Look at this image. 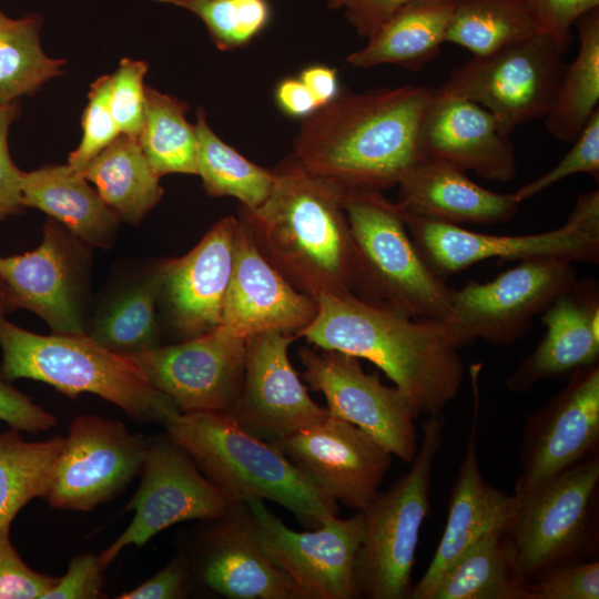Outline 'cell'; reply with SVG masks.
I'll return each instance as SVG.
<instances>
[{"label":"cell","mask_w":599,"mask_h":599,"mask_svg":"<svg viewBox=\"0 0 599 599\" xmlns=\"http://www.w3.org/2000/svg\"><path fill=\"white\" fill-rule=\"evenodd\" d=\"M432 98L426 85L341 90L302 120L292 154L343 189L398 185L420 159L419 132Z\"/></svg>","instance_id":"obj_1"},{"label":"cell","mask_w":599,"mask_h":599,"mask_svg":"<svg viewBox=\"0 0 599 599\" xmlns=\"http://www.w3.org/2000/svg\"><path fill=\"white\" fill-rule=\"evenodd\" d=\"M265 202L238 219L266 261L297 291L354 294L356 253L342 204L343 187L306 171L293 154L273 170Z\"/></svg>","instance_id":"obj_2"},{"label":"cell","mask_w":599,"mask_h":599,"mask_svg":"<svg viewBox=\"0 0 599 599\" xmlns=\"http://www.w3.org/2000/svg\"><path fill=\"white\" fill-rule=\"evenodd\" d=\"M316 303L314 319L297 338L369 361L405 394L417 417L443 414L457 396L465 368L443 323L408 317L353 293L322 294Z\"/></svg>","instance_id":"obj_3"},{"label":"cell","mask_w":599,"mask_h":599,"mask_svg":"<svg viewBox=\"0 0 599 599\" xmlns=\"http://www.w3.org/2000/svg\"><path fill=\"white\" fill-rule=\"evenodd\" d=\"M166 434L231 501L270 500L308 529L338 515L337 502L273 444L240 427L227 414L189 412L172 416Z\"/></svg>","instance_id":"obj_4"},{"label":"cell","mask_w":599,"mask_h":599,"mask_svg":"<svg viewBox=\"0 0 599 599\" xmlns=\"http://www.w3.org/2000/svg\"><path fill=\"white\" fill-rule=\"evenodd\" d=\"M0 302V378L42 382L71 399L91 393L141 423L165 424L180 413L126 356L98 344L88 334L42 335L7 319Z\"/></svg>","instance_id":"obj_5"},{"label":"cell","mask_w":599,"mask_h":599,"mask_svg":"<svg viewBox=\"0 0 599 599\" xmlns=\"http://www.w3.org/2000/svg\"><path fill=\"white\" fill-rule=\"evenodd\" d=\"M356 253L354 294L413 318L446 323L454 290L426 263L396 202L382 191L343 189Z\"/></svg>","instance_id":"obj_6"},{"label":"cell","mask_w":599,"mask_h":599,"mask_svg":"<svg viewBox=\"0 0 599 599\" xmlns=\"http://www.w3.org/2000/svg\"><path fill=\"white\" fill-rule=\"evenodd\" d=\"M423 424V440L412 467L363 510L365 529L354 568L361 597L404 599L412 589V571L422 525L429 510L430 477L441 446L444 416Z\"/></svg>","instance_id":"obj_7"},{"label":"cell","mask_w":599,"mask_h":599,"mask_svg":"<svg viewBox=\"0 0 599 599\" xmlns=\"http://www.w3.org/2000/svg\"><path fill=\"white\" fill-rule=\"evenodd\" d=\"M598 484L599 458L592 453L532 489L514 494L506 535L528 581L587 554L595 537Z\"/></svg>","instance_id":"obj_8"},{"label":"cell","mask_w":599,"mask_h":599,"mask_svg":"<svg viewBox=\"0 0 599 599\" xmlns=\"http://www.w3.org/2000/svg\"><path fill=\"white\" fill-rule=\"evenodd\" d=\"M547 37L535 34L486 55H474L433 89L435 97L470 100L486 108L508 134L545 118L566 64Z\"/></svg>","instance_id":"obj_9"},{"label":"cell","mask_w":599,"mask_h":599,"mask_svg":"<svg viewBox=\"0 0 599 599\" xmlns=\"http://www.w3.org/2000/svg\"><path fill=\"white\" fill-rule=\"evenodd\" d=\"M576 280L571 262L538 257L519 261L491 281H469L453 292L443 323L448 338L458 348L475 339L510 345Z\"/></svg>","instance_id":"obj_10"},{"label":"cell","mask_w":599,"mask_h":599,"mask_svg":"<svg viewBox=\"0 0 599 599\" xmlns=\"http://www.w3.org/2000/svg\"><path fill=\"white\" fill-rule=\"evenodd\" d=\"M42 233L33 251L0 255V302L8 313H34L53 333L87 334L92 247L51 217Z\"/></svg>","instance_id":"obj_11"},{"label":"cell","mask_w":599,"mask_h":599,"mask_svg":"<svg viewBox=\"0 0 599 599\" xmlns=\"http://www.w3.org/2000/svg\"><path fill=\"white\" fill-rule=\"evenodd\" d=\"M151 437L98 415L75 417L44 499L61 510L90 511L141 474Z\"/></svg>","instance_id":"obj_12"},{"label":"cell","mask_w":599,"mask_h":599,"mask_svg":"<svg viewBox=\"0 0 599 599\" xmlns=\"http://www.w3.org/2000/svg\"><path fill=\"white\" fill-rule=\"evenodd\" d=\"M141 483L126 509L134 516L126 529L100 555L103 568L128 546L142 547L167 527L223 515L231 501L166 433L151 437Z\"/></svg>","instance_id":"obj_13"},{"label":"cell","mask_w":599,"mask_h":599,"mask_svg":"<svg viewBox=\"0 0 599 599\" xmlns=\"http://www.w3.org/2000/svg\"><path fill=\"white\" fill-rule=\"evenodd\" d=\"M298 357L303 379L325 396L331 416L357 426L403 461H413L419 447L417 416L402 390L384 385L377 373H366L359 358L345 353L302 347Z\"/></svg>","instance_id":"obj_14"},{"label":"cell","mask_w":599,"mask_h":599,"mask_svg":"<svg viewBox=\"0 0 599 599\" xmlns=\"http://www.w3.org/2000/svg\"><path fill=\"white\" fill-rule=\"evenodd\" d=\"M257 541L308 599H355V560L364 537L365 515L337 516L316 529H290L262 500L245 501Z\"/></svg>","instance_id":"obj_15"},{"label":"cell","mask_w":599,"mask_h":599,"mask_svg":"<svg viewBox=\"0 0 599 599\" xmlns=\"http://www.w3.org/2000/svg\"><path fill=\"white\" fill-rule=\"evenodd\" d=\"M246 337L229 326L167 346L128 355L180 413H229L241 392Z\"/></svg>","instance_id":"obj_16"},{"label":"cell","mask_w":599,"mask_h":599,"mask_svg":"<svg viewBox=\"0 0 599 599\" xmlns=\"http://www.w3.org/2000/svg\"><path fill=\"white\" fill-rule=\"evenodd\" d=\"M295 334L263 332L247 337L244 377L226 413L253 436L274 444L329 414L309 396L288 357Z\"/></svg>","instance_id":"obj_17"},{"label":"cell","mask_w":599,"mask_h":599,"mask_svg":"<svg viewBox=\"0 0 599 599\" xmlns=\"http://www.w3.org/2000/svg\"><path fill=\"white\" fill-rule=\"evenodd\" d=\"M403 216L416 247L441 278L488 258L524 261L552 257L571 263L599 261V233L568 219L561 227L544 233L493 235L456 224L406 214Z\"/></svg>","instance_id":"obj_18"},{"label":"cell","mask_w":599,"mask_h":599,"mask_svg":"<svg viewBox=\"0 0 599 599\" xmlns=\"http://www.w3.org/2000/svg\"><path fill=\"white\" fill-rule=\"evenodd\" d=\"M337 504L364 510L378 494L392 454L357 426L328 415L273 444Z\"/></svg>","instance_id":"obj_19"},{"label":"cell","mask_w":599,"mask_h":599,"mask_svg":"<svg viewBox=\"0 0 599 599\" xmlns=\"http://www.w3.org/2000/svg\"><path fill=\"white\" fill-rule=\"evenodd\" d=\"M598 441L599 366L595 363L572 372L568 384L527 419L515 494L588 457Z\"/></svg>","instance_id":"obj_20"},{"label":"cell","mask_w":599,"mask_h":599,"mask_svg":"<svg viewBox=\"0 0 599 599\" xmlns=\"http://www.w3.org/2000/svg\"><path fill=\"white\" fill-rule=\"evenodd\" d=\"M205 521L195 559L189 557L209 590L231 599H308L261 548L246 502Z\"/></svg>","instance_id":"obj_21"},{"label":"cell","mask_w":599,"mask_h":599,"mask_svg":"<svg viewBox=\"0 0 599 599\" xmlns=\"http://www.w3.org/2000/svg\"><path fill=\"white\" fill-rule=\"evenodd\" d=\"M237 229L238 217H223L185 255L164 260L159 302L183 341L222 325Z\"/></svg>","instance_id":"obj_22"},{"label":"cell","mask_w":599,"mask_h":599,"mask_svg":"<svg viewBox=\"0 0 599 599\" xmlns=\"http://www.w3.org/2000/svg\"><path fill=\"white\" fill-rule=\"evenodd\" d=\"M419 153L495 182H509L517 174L509 135L486 108L461 98L433 94L420 126Z\"/></svg>","instance_id":"obj_23"},{"label":"cell","mask_w":599,"mask_h":599,"mask_svg":"<svg viewBox=\"0 0 599 599\" xmlns=\"http://www.w3.org/2000/svg\"><path fill=\"white\" fill-rule=\"evenodd\" d=\"M316 313V301L293 287L266 261L238 219L222 324L246 338L263 332L297 335Z\"/></svg>","instance_id":"obj_24"},{"label":"cell","mask_w":599,"mask_h":599,"mask_svg":"<svg viewBox=\"0 0 599 599\" xmlns=\"http://www.w3.org/2000/svg\"><path fill=\"white\" fill-rule=\"evenodd\" d=\"M478 399H476L465 456L453 486L448 516L434 557L412 587L407 599H429L445 572L488 534L506 531L516 497L490 486L481 475L477 448Z\"/></svg>","instance_id":"obj_25"},{"label":"cell","mask_w":599,"mask_h":599,"mask_svg":"<svg viewBox=\"0 0 599 599\" xmlns=\"http://www.w3.org/2000/svg\"><path fill=\"white\" fill-rule=\"evenodd\" d=\"M546 333L506 379L512 392L598 363L599 292L596 280H576L541 313Z\"/></svg>","instance_id":"obj_26"},{"label":"cell","mask_w":599,"mask_h":599,"mask_svg":"<svg viewBox=\"0 0 599 599\" xmlns=\"http://www.w3.org/2000/svg\"><path fill=\"white\" fill-rule=\"evenodd\" d=\"M403 214L450 224H496L509 221L519 203L514 193H497L471 181L445 162L420 158L398 183Z\"/></svg>","instance_id":"obj_27"},{"label":"cell","mask_w":599,"mask_h":599,"mask_svg":"<svg viewBox=\"0 0 599 599\" xmlns=\"http://www.w3.org/2000/svg\"><path fill=\"white\" fill-rule=\"evenodd\" d=\"M20 190L23 207L47 213L90 247L113 245L120 220L81 171L68 163L22 171Z\"/></svg>","instance_id":"obj_28"},{"label":"cell","mask_w":599,"mask_h":599,"mask_svg":"<svg viewBox=\"0 0 599 599\" xmlns=\"http://www.w3.org/2000/svg\"><path fill=\"white\" fill-rule=\"evenodd\" d=\"M454 3L455 0H414L402 6L346 61L362 69L396 64L420 70L446 42Z\"/></svg>","instance_id":"obj_29"},{"label":"cell","mask_w":599,"mask_h":599,"mask_svg":"<svg viewBox=\"0 0 599 599\" xmlns=\"http://www.w3.org/2000/svg\"><path fill=\"white\" fill-rule=\"evenodd\" d=\"M163 271L164 260L115 287L98 309L87 334L123 356L160 346L156 305Z\"/></svg>","instance_id":"obj_30"},{"label":"cell","mask_w":599,"mask_h":599,"mask_svg":"<svg viewBox=\"0 0 599 599\" xmlns=\"http://www.w3.org/2000/svg\"><path fill=\"white\" fill-rule=\"evenodd\" d=\"M120 221L138 225L160 202V177L146 161L139 141L118 135L81 171Z\"/></svg>","instance_id":"obj_31"},{"label":"cell","mask_w":599,"mask_h":599,"mask_svg":"<svg viewBox=\"0 0 599 599\" xmlns=\"http://www.w3.org/2000/svg\"><path fill=\"white\" fill-rule=\"evenodd\" d=\"M506 531L488 534L443 576L429 599H531Z\"/></svg>","instance_id":"obj_32"},{"label":"cell","mask_w":599,"mask_h":599,"mask_svg":"<svg viewBox=\"0 0 599 599\" xmlns=\"http://www.w3.org/2000/svg\"><path fill=\"white\" fill-rule=\"evenodd\" d=\"M579 52L565 67L555 100L545 116L548 132L562 142H573L598 109L599 101V7L575 23Z\"/></svg>","instance_id":"obj_33"},{"label":"cell","mask_w":599,"mask_h":599,"mask_svg":"<svg viewBox=\"0 0 599 599\" xmlns=\"http://www.w3.org/2000/svg\"><path fill=\"white\" fill-rule=\"evenodd\" d=\"M187 104L159 90L145 88V108L136 136L153 172L161 179L172 173L195 174L197 135L187 121Z\"/></svg>","instance_id":"obj_34"},{"label":"cell","mask_w":599,"mask_h":599,"mask_svg":"<svg viewBox=\"0 0 599 599\" xmlns=\"http://www.w3.org/2000/svg\"><path fill=\"white\" fill-rule=\"evenodd\" d=\"M63 445L61 436L27 441L14 429L0 433V529L30 500L45 498Z\"/></svg>","instance_id":"obj_35"},{"label":"cell","mask_w":599,"mask_h":599,"mask_svg":"<svg viewBox=\"0 0 599 599\" xmlns=\"http://www.w3.org/2000/svg\"><path fill=\"white\" fill-rule=\"evenodd\" d=\"M197 163L196 175L210 196H232L242 206L253 210L262 205L274 185L273 171L243 156L223 142L206 122L205 112H196Z\"/></svg>","instance_id":"obj_36"},{"label":"cell","mask_w":599,"mask_h":599,"mask_svg":"<svg viewBox=\"0 0 599 599\" xmlns=\"http://www.w3.org/2000/svg\"><path fill=\"white\" fill-rule=\"evenodd\" d=\"M40 19H12L0 9V104L34 93L63 72L64 60L48 57L40 42Z\"/></svg>","instance_id":"obj_37"},{"label":"cell","mask_w":599,"mask_h":599,"mask_svg":"<svg viewBox=\"0 0 599 599\" xmlns=\"http://www.w3.org/2000/svg\"><path fill=\"white\" fill-rule=\"evenodd\" d=\"M537 34L517 0H455L446 42L486 55Z\"/></svg>","instance_id":"obj_38"},{"label":"cell","mask_w":599,"mask_h":599,"mask_svg":"<svg viewBox=\"0 0 599 599\" xmlns=\"http://www.w3.org/2000/svg\"><path fill=\"white\" fill-rule=\"evenodd\" d=\"M186 9L205 24L219 50L247 45L272 20L268 0H150Z\"/></svg>","instance_id":"obj_39"},{"label":"cell","mask_w":599,"mask_h":599,"mask_svg":"<svg viewBox=\"0 0 599 599\" xmlns=\"http://www.w3.org/2000/svg\"><path fill=\"white\" fill-rule=\"evenodd\" d=\"M111 75H102L92 84L82 115V138L68 160V164L82 171L87 164L121 134L110 110Z\"/></svg>","instance_id":"obj_40"},{"label":"cell","mask_w":599,"mask_h":599,"mask_svg":"<svg viewBox=\"0 0 599 599\" xmlns=\"http://www.w3.org/2000/svg\"><path fill=\"white\" fill-rule=\"evenodd\" d=\"M148 64L142 60L123 58L111 74L109 104L122 134L138 136L145 108L144 77Z\"/></svg>","instance_id":"obj_41"},{"label":"cell","mask_w":599,"mask_h":599,"mask_svg":"<svg viewBox=\"0 0 599 599\" xmlns=\"http://www.w3.org/2000/svg\"><path fill=\"white\" fill-rule=\"evenodd\" d=\"M573 142V146L551 170L514 192L519 204L572 174L589 173L598 179L599 109L593 112Z\"/></svg>","instance_id":"obj_42"},{"label":"cell","mask_w":599,"mask_h":599,"mask_svg":"<svg viewBox=\"0 0 599 599\" xmlns=\"http://www.w3.org/2000/svg\"><path fill=\"white\" fill-rule=\"evenodd\" d=\"M531 599H598L599 561L560 562L529 582Z\"/></svg>","instance_id":"obj_43"},{"label":"cell","mask_w":599,"mask_h":599,"mask_svg":"<svg viewBox=\"0 0 599 599\" xmlns=\"http://www.w3.org/2000/svg\"><path fill=\"white\" fill-rule=\"evenodd\" d=\"M531 19L537 34L547 37L564 54L572 42V28L599 0H517Z\"/></svg>","instance_id":"obj_44"},{"label":"cell","mask_w":599,"mask_h":599,"mask_svg":"<svg viewBox=\"0 0 599 599\" xmlns=\"http://www.w3.org/2000/svg\"><path fill=\"white\" fill-rule=\"evenodd\" d=\"M58 580L26 565L10 541V527L0 529V599H42Z\"/></svg>","instance_id":"obj_45"},{"label":"cell","mask_w":599,"mask_h":599,"mask_svg":"<svg viewBox=\"0 0 599 599\" xmlns=\"http://www.w3.org/2000/svg\"><path fill=\"white\" fill-rule=\"evenodd\" d=\"M104 570L99 556L80 554L73 557L64 576L42 599H95L103 596Z\"/></svg>","instance_id":"obj_46"},{"label":"cell","mask_w":599,"mask_h":599,"mask_svg":"<svg viewBox=\"0 0 599 599\" xmlns=\"http://www.w3.org/2000/svg\"><path fill=\"white\" fill-rule=\"evenodd\" d=\"M191 559L185 552L172 558L160 571L119 599H181L189 595L192 580Z\"/></svg>","instance_id":"obj_47"},{"label":"cell","mask_w":599,"mask_h":599,"mask_svg":"<svg viewBox=\"0 0 599 599\" xmlns=\"http://www.w3.org/2000/svg\"><path fill=\"white\" fill-rule=\"evenodd\" d=\"M16 102L0 104V223L18 213L21 204V170L13 163L8 144L9 129L17 119Z\"/></svg>","instance_id":"obj_48"},{"label":"cell","mask_w":599,"mask_h":599,"mask_svg":"<svg viewBox=\"0 0 599 599\" xmlns=\"http://www.w3.org/2000/svg\"><path fill=\"white\" fill-rule=\"evenodd\" d=\"M0 420L18 432L48 430L57 425L51 413L0 378Z\"/></svg>","instance_id":"obj_49"},{"label":"cell","mask_w":599,"mask_h":599,"mask_svg":"<svg viewBox=\"0 0 599 599\" xmlns=\"http://www.w3.org/2000/svg\"><path fill=\"white\" fill-rule=\"evenodd\" d=\"M414 0H328L344 13L358 35L369 38L402 6Z\"/></svg>","instance_id":"obj_50"},{"label":"cell","mask_w":599,"mask_h":599,"mask_svg":"<svg viewBox=\"0 0 599 599\" xmlns=\"http://www.w3.org/2000/svg\"><path fill=\"white\" fill-rule=\"evenodd\" d=\"M274 99L284 114L295 119L303 120L318 109L314 97L298 77L282 79L275 87Z\"/></svg>","instance_id":"obj_51"},{"label":"cell","mask_w":599,"mask_h":599,"mask_svg":"<svg viewBox=\"0 0 599 599\" xmlns=\"http://www.w3.org/2000/svg\"><path fill=\"white\" fill-rule=\"evenodd\" d=\"M314 97L318 108L334 100L341 89L335 68L325 64H312L297 75Z\"/></svg>","instance_id":"obj_52"},{"label":"cell","mask_w":599,"mask_h":599,"mask_svg":"<svg viewBox=\"0 0 599 599\" xmlns=\"http://www.w3.org/2000/svg\"><path fill=\"white\" fill-rule=\"evenodd\" d=\"M568 220L599 233V192L592 190L578 195Z\"/></svg>","instance_id":"obj_53"}]
</instances>
